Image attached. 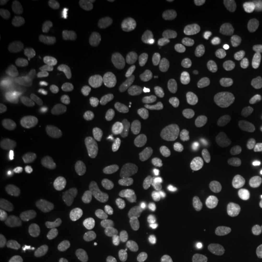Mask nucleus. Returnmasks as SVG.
Wrapping results in <instances>:
<instances>
[{"instance_id": "f257e3e1", "label": "nucleus", "mask_w": 262, "mask_h": 262, "mask_svg": "<svg viewBox=\"0 0 262 262\" xmlns=\"http://www.w3.org/2000/svg\"><path fill=\"white\" fill-rule=\"evenodd\" d=\"M257 194L249 187L229 189L221 199L222 210L233 220H244L256 210Z\"/></svg>"}, {"instance_id": "f03ea898", "label": "nucleus", "mask_w": 262, "mask_h": 262, "mask_svg": "<svg viewBox=\"0 0 262 262\" xmlns=\"http://www.w3.org/2000/svg\"><path fill=\"white\" fill-rule=\"evenodd\" d=\"M60 119V112L54 104L48 102L34 103L26 108L21 114V126L26 131H41L50 130Z\"/></svg>"}, {"instance_id": "7ed1b4c3", "label": "nucleus", "mask_w": 262, "mask_h": 262, "mask_svg": "<svg viewBox=\"0 0 262 262\" xmlns=\"http://www.w3.org/2000/svg\"><path fill=\"white\" fill-rule=\"evenodd\" d=\"M251 102H253V90L250 85L241 79H234L228 84L222 98L226 113L234 117L243 116L249 110Z\"/></svg>"}, {"instance_id": "20e7f679", "label": "nucleus", "mask_w": 262, "mask_h": 262, "mask_svg": "<svg viewBox=\"0 0 262 262\" xmlns=\"http://www.w3.org/2000/svg\"><path fill=\"white\" fill-rule=\"evenodd\" d=\"M237 0H201L196 4L199 16L214 27H225L233 19L231 6L237 5Z\"/></svg>"}, {"instance_id": "39448f33", "label": "nucleus", "mask_w": 262, "mask_h": 262, "mask_svg": "<svg viewBox=\"0 0 262 262\" xmlns=\"http://www.w3.org/2000/svg\"><path fill=\"white\" fill-rule=\"evenodd\" d=\"M98 102L117 112H133L140 106V95L135 91L116 90L102 86L97 91Z\"/></svg>"}, {"instance_id": "423d86ee", "label": "nucleus", "mask_w": 262, "mask_h": 262, "mask_svg": "<svg viewBox=\"0 0 262 262\" xmlns=\"http://www.w3.org/2000/svg\"><path fill=\"white\" fill-rule=\"evenodd\" d=\"M157 96L162 101H187L192 96V86L183 77L163 74L156 79Z\"/></svg>"}, {"instance_id": "0eeeda50", "label": "nucleus", "mask_w": 262, "mask_h": 262, "mask_svg": "<svg viewBox=\"0 0 262 262\" xmlns=\"http://www.w3.org/2000/svg\"><path fill=\"white\" fill-rule=\"evenodd\" d=\"M29 21L32 28L44 37L54 35L58 29L56 16L52 12L50 5L45 2L33 3L29 12Z\"/></svg>"}, {"instance_id": "6e6552de", "label": "nucleus", "mask_w": 262, "mask_h": 262, "mask_svg": "<svg viewBox=\"0 0 262 262\" xmlns=\"http://www.w3.org/2000/svg\"><path fill=\"white\" fill-rule=\"evenodd\" d=\"M143 173L150 179L158 180L170 198L179 194L180 186L178 175L169 163L163 162V160L150 162L143 168Z\"/></svg>"}, {"instance_id": "1a4fd4ad", "label": "nucleus", "mask_w": 262, "mask_h": 262, "mask_svg": "<svg viewBox=\"0 0 262 262\" xmlns=\"http://www.w3.org/2000/svg\"><path fill=\"white\" fill-rule=\"evenodd\" d=\"M14 181L17 187L29 193H41L48 186L41 169L33 162H27L18 169Z\"/></svg>"}, {"instance_id": "9d476101", "label": "nucleus", "mask_w": 262, "mask_h": 262, "mask_svg": "<svg viewBox=\"0 0 262 262\" xmlns=\"http://www.w3.org/2000/svg\"><path fill=\"white\" fill-rule=\"evenodd\" d=\"M14 244L21 254L32 258H42L47 255V244L34 233L33 228H22L15 232Z\"/></svg>"}, {"instance_id": "9b49d317", "label": "nucleus", "mask_w": 262, "mask_h": 262, "mask_svg": "<svg viewBox=\"0 0 262 262\" xmlns=\"http://www.w3.org/2000/svg\"><path fill=\"white\" fill-rule=\"evenodd\" d=\"M32 63L37 67H50L62 57V49L57 42L51 40H37L31 50Z\"/></svg>"}, {"instance_id": "f8f14e48", "label": "nucleus", "mask_w": 262, "mask_h": 262, "mask_svg": "<svg viewBox=\"0 0 262 262\" xmlns=\"http://www.w3.org/2000/svg\"><path fill=\"white\" fill-rule=\"evenodd\" d=\"M38 203L49 211L62 216H68V217L77 216L81 210V204H73V203L67 202L62 196L60 191L41 193L38 196Z\"/></svg>"}, {"instance_id": "ddd939ff", "label": "nucleus", "mask_w": 262, "mask_h": 262, "mask_svg": "<svg viewBox=\"0 0 262 262\" xmlns=\"http://www.w3.org/2000/svg\"><path fill=\"white\" fill-rule=\"evenodd\" d=\"M108 153L116 162L127 165L140 163L143 158V150L139 145L125 140H114L108 146Z\"/></svg>"}, {"instance_id": "4468645a", "label": "nucleus", "mask_w": 262, "mask_h": 262, "mask_svg": "<svg viewBox=\"0 0 262 262\" xmlns=\"http://www.w3.org/2000/svg\"><path fill=\"white\" fill-rule=\"evenodd\" d=\"M60 133L61 136L70 142L71 149L74 150L75 147L83 145L89 139V129L86 124L81 120H64L60 124Z\"/></svg>"}, {"instance_id": "2eb2a0df", "label": "nucleus", "mask_w": 262, "mask_h": 262, "mask_svg": "<svg viewBox=\"0 0 262 262\" xmlns=\"http://www.w3.org/2000/svg\"><path fill=\"white\" fill-rule=\"evenodd\" d=\"M133 64V58L129 54L124 51H118L108 58L106 63V70H104V74H106L107 80L112 81V83H117L124 77V73L127 68L131 67Z\"/></svg>"}, {"instance_id": "dca6fc26", "label": "nucleus", "mask_w": 262, "mask_h": 262, "mask_svg": "<svg viewBox=\"0 0 262 262\" xmlns=\"http://www.w3.org/2000/svg\"><path fill=\"white\" fill-rule=\"evenodd\" d=\"M38 158L42 165L50 166V168H60L71 163V153L64 147L47 145L40 149Z\"/></svg>"}, {"instance_id": "f3484780", "label": "nucleus", "mask_w": 262, "mask_h": 262, "mask_svg": "<svg viewBox=\"0 0 262 262\" xmlns=\"http://www.w3.org/2000/svg\"><path fill=\"white\" fill-rule=\"evenodd\" d=\"M90 187V176L86 172H80L75 176L73 181L66 187L63 191H60L61 194L67 202L73 204H81V199L86 194Z\"/></svg>"}, {"instance_id": "a211bd4d", "label": "nucleus", "mask_w": 262, "mask_h": 262, "mask_svg": "<svg viewBox=\"0 0 262 262\" xmlns=\"http://www.w3.org/2000/svg\"><path fill=\"white\" fill-rule=\"evenodd\" d=\"M153 221L157 227L163 229H175L181 227L185 222L182 211L173 206H164L156 212Z\"/></svg>"}, {"instance_id": "6ab92c4d", "label": "nucleus", "mask_w": 262, "mask_h": 262, "mask_svg": "<svg viewBox=\"0 0 262 262\" xmlns=\"http://www.w3.org/2000/svg\"><path fill=\"white\" fill-rule=\"evenodd\" d=\"M52 254L61 262H88V258L78 247L64 241H55L51 245Z\"/></svg>"}, {"instance_id": "aec40b11", "label": "nucleus", "mask_w": 262, "mask_h": 262, "mask_svg": "<svg viewBox=\"0 0 262 262\" xmlns=\"http://www.w3.org/2000/svg\"><path fill=\"white\" fill-rule=\"evenodd\" d=\"M0 38L12 49H18L24 47L27 39L25 29L17 24H11V22H2L0 25Z\"/></svg>"}, {"instance_id": "412c9836", "label": "nucleus", "mask_w": 262, "mask_h": 262, "mask_svg": "<svg viewBox=\"0 0 262 262\" xmlns=\"http://www.w3.org/2000/svg\"><path fill=\"white\" fill-rule=\"evenodd\" d=\"M120 11L124 17L134 24H145L149 19L148 8L137 0H124L120 4Z\"/></svg>"}, {"instance_id": "4be33fe9", "label": "nucleus", "mask_w": 262, "mask_h": 262, "mask_svg": "<svg viewBox=\"0 0 262 262\" xmlns=\"http://www.w3.org/2000/svg\"><path fill=\"white\" fill-rule=\"evenodd\" d=\"M75 244L83 253L86 254L90 258H93L94 262L107 261V253L104 251V249L100 247L90 237H88L86 234H78L77 238H75Z\"/></svg>"}, {"instance_id": "5701e85b", "label": "nucleus", "mask_w": 262, "mask_h": 262, "mask_svg": "<svg viewBox=\"0 0 262 262\" xmlns=\"http://www.w3.org/2000/svg\"><path fill=\"white\" fill-rule=\"evenodd\" d=\"M227 225L228 222L224 216L219 214H211L203 222V229H204L205 234L209 238L212 239V241H217L225 233Z\"/></svg>"}, {"instance_id": "b1692460", "label": "nucleus", "mask_w": 262, "mask_h": 262, "mask_svg": "<svg viewBox=\"0 0 262 262\" xmlns=\"http://www.w3.org/2000/svg\"><path fill=\"white\" fill-rule=\"evenodd\" d=\"M98 175L101 178H112V179H129L134 175L133 165H127V164L114 162L107 164L98 169Z\"/></svg>"}, {"instance_id": "393cba45", "label": "nucleus", "mask_w": 262, "mask_h": 262, "mask_svg": "<svg viewBox=\"0 0 262 262\" xmlns=\"http://www.w3.org/2000/svg\"><path fill=\"white\" fill-rule=\"evenodd\" d=\"M152 253L156 257L163 261H172L176 256L175 245L171 239L166 237H159L152 243Z\"/></svg>"}, {"instance_id": "a878e982", "label": "nucleus", "mask_w": 262, "mask_h": 262, "mask_svg": "<svg viewBox=\"0 0 262 262\" xmlns=\"http://www.w3.org/2000/svg\"><path fill=\"white\" fill-rule=\"evenodd\" d=\"M122 181L112 178H101L94 183L93 192L95 194H104V193H116L122 189Z\"/></svg>"}, {"instance_id": "bb28decb", "label": "nucleus", "mask_w": 262, "mask_h": 262, "mask_svg": "<svg viewBox=\"0 0 262 262\" xmlns=\"http://www.w3.org/2000/svg\"><path fill=\"white\" fill-rule=\"evenodd\" d=\"M124 224L130 232L135 234H141L147 229V220L140 212L130 211L124 219Z\"/></svg>"}, {"instance_id": "cd10ccee", "label": "nucleus", "mask_w": 262, "mask_h": 262, "mask_svg": "<svg viewBox=\"0 0 262 262\" xmlns=\"http://www.w3.org/2000/svg\"><path fill=\"white\" fill-rule=\"evenodd\" d=\"M245 66L251 72L262 71V42L251 47L245 55Z\"/></svg>"}, {"instance_id": "c85d7f7f", "label": "nucleus", "mask_w": 262, "mask_h": 262, "mask_svg": "<svg viewBox=\"0 0 262 262\" xmlns=\"http://www.w3.org/2000/svg\"><path fill=\"white\" fill-rule=\"evenodd\" d=\"M225 258L227 262H245L248 258V251L244 245L228 243L225 245Z\"/></svg>"}, {"instance_id": "c756f323", "label": "nucleus", "mask_w": 262, "mask_h": 262, "mask_svg": "<svg viewBox=\"0 0 262 262\" xmlns=\"http://www.w3.org/2000/svg\"><path fill=\"white\" fill-rule=\"evenodd\" d=\"M96 231L102 232V233L108 235V237H112V238H116V237H118V234H119L118 228L114 227V226H112V225L107 224V222H100V224H97Z\"/></svg>"}, {"instance_id": "7c9ffc66", "label": "nucleus", "mask_w": 262, "mask_h": 262, "mask_svg": "<svg viewBox=\"0 0 262 262\" xmlns=\"http://www.w3.org/2000/svg\"><path fill=\"white\" fill-rule=\"evenodd\" d=\"M21 4V0H3L0 3V11H2V14H8V12H11L15 9H17Z\"/></svg>"}, {"instance_id": "2f4dec72", "label": "nucleus", "mask_w": 262, "mask_h": 262, "mask_svg": "<svg viewBox=\"0 0 262 262\" xmlns=\"http://www.w3.org/2000/svg\"><path fill=\"white\" fill-rule=\"evenodd\" d=\"M249 256L253 262H262V238L253 245Z\"/></svg>"}, {"instance_id": "473e14b6", "label": "nucleus", "mask_w": 262, "mask_h": 262, "mask_svg": "<svg viewBox=\"0 0 262 262\" xmlns=\"http://www.w3.org/2000/svg\"><path fill=\"white\" fill-rule=\"evenodd\" d=\"M3 209H4V212H6V214L8 215H17V214H19V212L22 211V209H21V205L18 204L17 202H14V201H11V202H6L5 204H4V206H3Z\"/></svg>"}, {"instance_id": "72a5a7b5", "label": "nucleus", "mask_w": 262, "mask_h": 262, "mask_svg": "<svg viewBox=\"0 0 262 262\" xmlns=\"http://www.w3.org/2000/svg\"><path fill=\"white\" fill-rule=\"evenodd\" d=\"M100 211L102 214H119L120 209L112 203H102L100 204Z\"/></svg>"}, {"instance_id": "f704fd0d", "label": "nucleus", "mask_w": 262, "mask_h": 262, "mask_svg": "<svg viewBox=\"0 0 262 262\" xmlns=\"http://www.w3.org/2000/svg\"><path fill=\"white\" fill-rule=\"evenodd\" d=\"M257 204L262 212V186L260 187V189H258V193H257Z\"/></svg>"}, {"instance_id": "c9c22d12", "label": "nucleus", "mask_w": 262, "mask_h": 262, "mask_svg": "<svg viewBox=\"0 0 262 262\" xmlns=\"http://www.w3.org/2000/svg\"><path fill=\"white\" fill-rule=\"evenodd\" d=\"M140 262H158V261L150 260V258H146V260H142V261H140Z\"/></svg>"}, {"instance_id": "e433bc0d", "label": "nucleus", "mask_w": 262, "mask_h": 262, "mask_svg": "<svg viewBox=\"0 0 262 262\" xmlns=\"http://www.w3.org/2000/svg\"><path fill=\"white\" fill-rule=\"evenodd\" d=\"M0 262H10V261L6 260V258H2V260H0Z\"/></svg>"}]
</instances>
